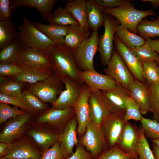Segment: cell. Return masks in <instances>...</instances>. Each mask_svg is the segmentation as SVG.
Wrapping results in <instances>:
<instances>
[{
	"label": "cell",
	"mask_w": 159,
	"mask_h": 159,
	"mask_svg": "<svg viewBox=\"0 0 159 159\" xmlns=\"http://www.w3.org/2000/svg\"><path fill=\"white\" fill-rule=\"evenodd\" d=\"M45 50L50 59L54 74L63 82L69 80L84 84L79 77L81 71L77 64L73 49L64 44H54Z\"/></svg>",
	"instance_id": "obj_1"
},
{
	"label": "cell",
	"mask_w": 159,
	"mask_h": 159,
	"mask_svg": "<svg viewBox=\"0 0 159 159\" xmlns=\"http://www.w3.org/2000/svg\"><path fill=\"white\" fill-rule=\"evenodd\" d=\"M105 14L113 16L119 21L121 25L136 34L137 26L142 20L148 16H156L151 9L143 11L135 9L130 1L127 0H123L118 7L105 9Z\"/></svg>",
	"instance_id": "obj_2"
},
{
	"label": "cell",
	"mask_w": 159,
	"mask_h": 159,
	"mask_svg": "<svg viewBox=\"0 0 159 159\" xmlns=\"http://www.w3.org/2000/svg\"><path fill=\"white\" fill-rule=\"evenodd\" d=\"M17 38L24 49L46 50L55 44L47 36L39 30L35 23L26 17H23L21 24L17 28Z\"/></svg>",
	"instance_id": "obj_3"
},
{
	"label": "cell",
	"mask_w": 159,
	"mask_h": 159,
	"mask_svg": "<svg viewBox=\"0 0 159 159\" xmlns=\"http://www.w3.org/2000/svg\"><path fill=\"white\" fill-rule=\"evenodd\" d=\"M78 140L79 143L91 153L94 159L110 149L100 125L90 119L87 124L84 134Z\"/></svg>",
	"instance_id": "obj_4"
},
{
	"label": "cell",
	"mask_w": 159,
	"mask_h": 159,
	"mask_svg": "<svg viewBox=\"0 0 159 159\" xmlns=\"http://www.w3.org/2000/svg\"><path fill=\"white\" fill-rule=\"evenodd\" d=\"M62 82L54 74L32 84H26V89L45 103L53 104L63 89Z\"/></svg>",
	"instance_id": "obj_5"
},
{
	"label": "cell",
	"mask_w": 159,
	"mask_h": 159,
	"mask_svg": "<svg viewBox=\"0 0 159 159\" xmlns=\"http://www.w3.org/2000/svg\"><path fill=\"white\" fill-rule=\"evenodd\" d=\"M99 38L98 31L93 32L90 36L73 50L80 71L95 69L94 59L98 51Z\"/></svg>",
	"instance_id": "obj_6"
},
{
	"label": "cell",
	"mask_w": 159,
	"mask_h": 159,
	"mask_svg": "<svg viewBox=\"0 0 159 159\" xmlns=\"http://www.w3.org/2000/svg\"><path fill=\"white\" fill-rule=\"evenodd\" d=\"M104 18L105 31L103 34L99 38L98 51L102 64L107 66L112 56L115 34L120 23L115 18L109 14H105Z\"/></svg>",
	"instance_id": "obj_7"
},
{
	"label": "cell",
	"mask_w": 159,
	"mask_h": 159,
	"mask_svg": "<svg viewBox=\"0 0 159 159\" xmlns=\"http://www.w3.org/2000/svg\"><path fill=\"white\" fill-rule=\"evenodd\" d=\"M32 117L26 112L9 120L0 133V142L10 144L24 136L32 122Z\"/></svg>",
	"instance_id": "obj_8"
},
{
	"label": "cell",
	"mask_w": 159,
	"mask_h": 159,
	"mask_svg": "<svg viewBox=\"0 0 159 159\" xmlns=\"http://www.w3.org/2000/svg\"><path fill=\"white\" fill-rule=\"evenodd\" d=\"M42 153L32 138L26 134L10 144L4 155L0 158L40 159Z\"/></svg>",
	"instance_id": "obj_9"
},
{
	"label": "cell",
	"mask_w": 159,
	"mask_h": 159,
	"mask_svg": "<svg viewBox=\"0 0 159 159\" xmlns=\"http://www.w3.org/2000/svg\"><path fill=\"white\" fill-rule=\"evenodd\" d=\"M75 115L73 107L61 109L52 107L36 116L34 122L46 124L59 134Z\"/></svg>",
	"instance_id": "obj_10"
},
{
	"label": "cell",
	"mask_w": 159,
	"mask_h": 159,
	"mask_svg": "<svg viewBox=\"0 0 159 159\" xmlns=\"http://www.w3.org/2000/svg\"><path fill=\"white\" fill-rule=\"evenodd\" d=\"M26 133L44 153L58 141L59 134L49 125L32 122Z\"/></svg>",
	"instance_id": "obj_11"
},
{
	"label": "cell",
	"mask_w": 159,
	"mask_h": 159,
	"mask_svg": "<svg viewBox=\"0 0 159 159\" xmlns=\"http://www.w3.org/2000/svg\"><path fill=\"white\" fill-rule=\"evenodd\" d=\"M103 71L127 90L135 79L119 54L114 50L107 67Z\"/></svg>",
	"instance_id": "obj_12"
},
{
	"label": "cell",
	"mask_w": 159,
	"mask_h": 159,
	"mask_svg": "<svg viewBox=\"0 0 159 159\" xmlns=\"http://www.w3.org/2000/svg\"><path fill=\"white\" fill-rule=\"evenodd\" d=\"M143 130L135 124L129 122L125 123L123 131L117 145L125 153L138 159L137 152Z\"/></svg>",
	"instance_id": "obj_13"
},
{
	"label": "cell",
	"mask_w": 159,
	"mask_h": 159,
	"mask_svg": "<svg viewBox=\"0 0 159 159\" xmlns=\"http://www.w3.org/2000/svg\"><path fill=\"white\" fill-rule=\"evenodd\" d=\"M89 103L90 119L97 124L100 125L103 120L113 114L102 91L90 89Z\"/></svg>",
	"instance_id": "obj_14"
},
{
	"label": "cell",
	"mask_w": 159,
	"mask_h": 159,
	"mask_svg": "<svg viewBox=\"0 0 159 159\" xmlns=\"http://www.w3.org/2000/svg\"><path fill=\"white\" fill-rule=\"evenodd\" d=\"M125 122L123 116L113 114L102 122L100 126L110 148L117 145L124 130Z\"/></svg>",
	"instance_id": "obj_15"
},
{
	"label": "cell",
	"mask_w": 159,
	"mask_h": 159,
	"mask_svg": "<svg viewBox=\"0 0 159 159\" xmlns=\"http://www.w3.org/2000/svg\"><path fill=\"white\" fill-rule=\"evenodd\" d=\"M90 93V88L84 83L80 95L73 107L77 122V134L79 137L84 134L87 124L90 119L89 103Z\"/></svg>",
	"instance_id": "obj_16"
},
{
	"label": "cell",
	"mask_w": 159,
	"mask_h": 159,
	"mask_svg": "<svg viewBox=\"0 0 159 159\" xmlns=\"http://www.w3.org/2000/svg\"><path fill=\"white\" fill-rule=\"evenodd\" d=\"M113 45L114 49L119 54L135 79L144 83L145 80L143 75L142 62L115 35Z\"/></svg>",
	"instance_id": "obj_17"
},
{
	"label": "cell",
	"mask_w": 159,
	"mask_h": 159,
	"mask_svg": "<svg viewBox=\"0 0 159 159\" xmlns=\"http://www.w3.org/2000/svg\"><path fill=\"white\" fill-rule=\"evenodd\" d=\"M81 80L90 89L102 91L113 90L117 83L109 76L100 74L95 69L80 71L79 74Z\"/></svg>",
	"instance_id": "obj_18"
},
{
	"label": "cell",
	"mask_w": 159,
	"mask_h": 159,
	"mask_svg": "<svg viewBox=\"0 0 159 159\" xmlns=\"http://www.w3.org/2000/svg\"><path fill=\"white\" fill-rule=\"evenodd\" d=\"M65 88L59 95L52 107L64 109L73 107L80 96L83 85L68 80L63 82Z\"/></svg>",
	"instance_id": "obj_19"
},
{
	"label": "cell",
	"mask_w": 159,
	"mask_h": 159,
	"mask_svg": "<svg viewBox=\"0 0 159 159\" xmlns=\"http://www.w3.org/2000/svg\"><path fill=\"white\" fill-rule=\"evenodd\" d=\"M21 69L18 74L11 77L19 82L32 84L42 81L54 74L51 69L38 68L29 65L20 60L16 63Z\"/></svg>",
	"instance_id": "obj_20"
},
{
	"label": "cell",
	"mask_w": 159,
	"mask_h": 159,
	"mask_svg": "<svg viewBox=\"0 0 159 159\" xmlns=\"http://www.w3.org/2000/svg\"><path fill=\"white\" fill-rule=\"evenodd\" d=\"M77 127V122L75 115L69 120L63 130L59 134L58 141L67 158L73 153L74 146L79 143Z\"/></svg>",
	"instance_id": "obj_21"
},
{
	"label": "cell",
	"mask_w": 159,
	"mask_h": 159,
	"mask_svg": "<svg viewBox=\"0 0 159 159\" xmlns=\"http://www.w3.org/2000/svg\"><path fill=\"white\" fill-rule=\"evenodd\" d=\"M128 93L139 106L141 114L151 112V106L147 84L135 79L130 86Z\"/></svg>",
	"instance_id": "obj_22"
},
{
	"label": "cell",
	"mask_w": 159,
	"mask_h": 159,
	"mask_svg": "<svg viewBox=\"0 0 159 159\" xmlns=\"http://www.w3.org/2000/svg\"><path fill=\"white\" fill-rule=\"evenodd\" d=\"M57 1V0H11L10 7L12 13L18 7L35 8L44 20L48 21L52 13V9Z\"/></svg>",
	"instance_id": "obj_23"
},
{
	"label": "cell",
	"mask_w": 159,
	"mask_h": 159,
	"mask_svg": "<svg viewBox=\"0 0 159 159\" xmlns=\"http://www.w3.org/2000/svg\"><path fill=\"white\" fill-rule=\"evenodd\" d=\"M102 92L108 101L113 114L124 116L126 112L125 97L129 95L127 90L117 83L115 89Z\"/></svg>",
	"instance_id": "obj_24"
},
{
	"label": "cell",
	"mask_w": 159,
	"mask_h": 159,
	"mask_svg": "<svg viewBox=\"0 0 159 159\" xmlns=\"http://www.w3.org/2000/svg\"><path fill=\"white\" fill-rule=\"evenodd\" d=\"M19 60L33 67L51 69L50 59L44 50L24 49L20 54Z\"/></svg>",
	"instance_id": "obj_25"
},
{
	"label": "cell",
	"mask_w": 159,
	"mask_h": 159,
	"mask_svg": "<svg viewBox=\"0 0 159 159\" xmlns=\"http://www.w3.org/2000/svg\"><path fill=\"white\" fill-rule=\"evenodd\" d=\"M87 8V21L90 29L93 32L104 25L105 8L95 0H85Z\"/></svg>",
	"instance_id": "obj_26"
},
{
	"label": "cell",
	"mask_w": 159,
	"mask_h": 159,
	"mask_svg": "<svg viewBox=\"0 0 159 159\" xmlns=\"http://www.w3.org/2000/svg\"><path fill=\"white\" fill-rule=\"evenodd\" d=\"M64 9L71 13L78 21L83 29L89 31L87 21V8L85 0H67Z\"/></svg>",
	"instance_id": "obj_27"
},
{
	"label": "cell",
	"mask_w": 159,
	"mask_h": 159,
	"mask_svg": "<svg viewBox=\"0 0 159 159\" xmlns=\"http://www.w3.org/2000/svg\"><path fill=\"white\" fill-rule=\"evenodd\" d=\"M35 24L37 28L50 38L55 44H64L69 26H62L51 24H44L39 22H36Z\"/></svg>",
	"instance_id": "obj_28"
},
{
	"label": "cell",
	"mask_w": 159,
	"mask_h": 159,
	"mask_svg": "<svg viewBox=\"0 0 159 159\" xmlns=\"http://www.w3.org/2000/svg\"><path fill=\"white\" fill-rule=\"evenodd\" d=\"M19 97L27 108L28 112L32 117L50 108L47 104L43 102L26 89L22 91Z\"/></svg>",
	"instance_id": "obj_29"
},
{
	"label": "cell",
	"mask_w": 159,
	"mask_h": 159,
	"mask_svg": "<svg viewBox=\"0 0 159 159\" xmlns=\"http://www.w3.org/2000/svg\"><path fill=\"white\" fill-rule=\"evenodd\" d=\"M90 34L89 31L83 29L80 26H69L64 44L73 50L88 38Z\"/></svg>",
	"instance_id": "obj_30"
},
{
	"label": "cell",
	"mask_w": 159,
	"mask_h": 159,
	"mask_svg": "<svg viewBox=\"0 0 159 159\" xmlns=\"http://www.w3.org/2000/svg\"><path fill=\"white\" fill-rule=\"evenodd\" d=\"M24 48L18 38L0 50V64L16 63Z\"/></svg>",
	"instance_id": "obj_31"
},
{
	"label": "cell",
	"mask_w": 159,
	"mask_h": 159,
	"mask_svg": "<svg viewBox=\"0 0 159 159\" xmlns=\"http://www.w3.org/2000/svg\"><path fill=\"white\" fill-rule=\"evenodd\" d=\"M115 35L130 49L141 46L145 43V39L130 32L126 27L121 24L118 26Z\"/></svg>",
	"instance_id": "obj_32"
},
{
	"label": "cell",
	"mask_w": 159,
	"mask_h": 159,
	"mask_svg": "<svg viewBox=\"0 0 159 159\" xmlns=\"http://www.w3.org/2000/svg\"><path fill=\"white\" fill-rule=\"evenodd\" d=\"M15 24L11 19L0 20V49H3L17 38Z\"/></svg>",
	"instance_id": "obj_33"
},
{
	"label": "cell",
	"mask_w": 159,
	"mask_h": 159,
	"mask_svg": "<svg viewBox=\"0 0 159 159\" xmlns=\"http://www.w3.org/2000/svg\"><path fill=\"white\" fill-rule=\"evenodd\" d=\"M136 31V34L145 40L159 37V16L152 21L143 19L138 25Z\"/></svg>",
	"instance_id": "obj_34"
},
{
	"label": "cell",
	"mask_w": 159,
	"mask_h": 159,
	"mask_svg": "<svg viewBox=\"0 0 159 159\" xmlns=\"http://www.w3.org/2000/svg\"><path fill=\"white\" fill-rule=\"evenodd\" d=\"M48 21L49 24L62 26H80L78 21L72 14L61 7L54 10Z\"/></svg>",
	"instance_id": "obj_35"
},
{
	"label": "cell",
	"mask_w": 159,
	"mask_h": 159,
	"mask_svg": "<svg viewBox=\"0 0 159 159\" xmlns=\"http://www.w3.org/2000/svg\"><path fill=\"white\" fill-rule=\"evenodd\" d=\"M135 57L142 62L159 60L158 54L148 44L145 43L143 45L130 49Z\"/></svg>",
	"instance_id": "obj_36"
},
{
	"label": "cell",
	"mask_w": 159,
	"mask_h": 159,
	"mask_svg": "<svg viewBox=\"0 0 159 159\" xmlns=\"http://www.w3.org/2000/svg\"><path fill=\"white\" fill-rule=\"evenodd\" d=\"M126 112L123 116L125 122L130 120L140 121L142 116L138 105L130 95L126 96L125 98Z\"/></svg>",
	"instance_id": "obj_37"
},
{
	"label": "cell",
	"mask_w": 159,
	"mask_h": 159,
	"mask_svg": "<svg viewBox=\"0 0 159 159\" xmlns=\"http://www.w3.org/2000/svg\"><path fill=\"white\" fill-rule=\"evenodd\" d=\"M140 125L146 138L151 140L159 139V122L142 116Z\"/></svg>",
	"instance_id": "obj_38"
},
{
	"label": "cell",
	"mask_w": 159,
	"mask_h": 159,
	"mask_svg": "<svg viewBox=\"0 0 159 159\" xmlns=\"http://www.w3.org/2000/svg\"><path fill=\"white\" fill-rule=\"evenodd\" d=\"M9 77L7 80L0 83V92L19 97L22 92L23 88L26 84L19 82L11 78V80H9Z\"/></svg>",
	"instance_id": "obj_39"
},
{
	"label": "cell",
	"mask_w": 159,
	"mask_h": 159,
	"mask_svg": "<svg viewBox=\"0 0 159 159\" xmlns=\"http://www.w3.org/2000/svg\"><path fill=\"white\" fill-rule=\"evenodd\" d=\"M143 67V75L148 84L159 82V75L158 64L155 61H148L142 62Z\"/></svg>",
	"instance_id": "obj_40"
},
{
	"label": "cell",
	"mask_w": 159,
	"mask_h": 159,
	"mask_svg": "<svg viewBox=\"0 0 159 159\" xmlns=\"http://www.w3.org/2000/svg\"><path fill=\"white\" fill-rule=\"evenodd\" d=\"M147 85L153 119L159 122V82Z\"/></svg>",
	"instance_id": "obj_41"
},
{
	"label": "cell",
	"mask_w": 159,
	"mask_h": 159,
	"mask_svg": "<svg viewBox=\"0 0 159 159\" xmlns=\"http://www.w3.org/2000/svg\"><path fill=\"white\" fill-rule=\"evenodd\" d=\"M26 112L17 107H12L9 105L0 102V124Z\"/></svg>",
	"instance_id": "obj_42"
},
{
	"label": "cell",
	"mask_w": 159,
	"mask_h": 159,
	"mask_svg": "<svg viewBox=\"0 0 159 159\" xmlns=\"http://www.w3.org/2000/svg\"><path fill=\"white\" fill-rule=\"evenodd\" d=\"M95 159H135L131 155L125 153L117 145L107 150Z\"/></svg>",
	"instance_id": "obj_43"
},
{
	"label": "cell",
	"mask_w": 159,
	"mask_h": 159,
	"mask_svg": "<svg viewBox=\"0 0 159 159\" xmlns=\"http://www.w3.org/2000/svg\"><path fill=\"white\" fill-rule=\"evenodd\" d=\"M137 154L138 159H155L143 130Z\"/></svg>",
	"instance_id": "obj_44"
},
{
	"label": "cell",
	"mask_w": 159,
	"mask_h": 159,
	"mask_svg": "<svg viewBox=\"0 0 159 159\" xmlns=\"http://www.w3.org/2000/svg\"><path fill=\"white\" fill-rule=\"evenodd\" d=\"M67 158L58 141L43 153L40 159H66Z\"/></svg>",
	"instance_id": "obj_45"
},
{
	"label": "cell",
	"mask_w": 159,
	"mask_h": 159,
	"mask_svg": "<svg viewBox=\"0 0 159 159\" xmlns=\"http://www.w3.org/2000/svg\"><path fill=\"white\" fill-rule=\"evenodd\" d=\"M22 71L21 69L16 63L0 64V76L12 77Z\"/></svg>",
	"instance_id": "obj_46"
},
{
	"label": "cell",
	"mask_w": 159,
	"mask_h": 159,
	"mask_svg": "<svg viewBox=\"0 0 159 159\" xmlns=\"http://www.w3.org/2000/svg\"><path fill=\"white\" fill-rule=\"evenodd\" d=\"M0 102L11 105L28 112L27 108L19 97L7 95L0 92Z\"/></svg>",
	"instance_id": "obj_47"
},
{
	"label": "cell",
	"mask_w": 159,
	"mask_h": 159,
	"mask_svg": "<svg viewBox=\"0 0 159 159\" xmlns=\"http://www.w3.org/2000/svg\"><path fill=\"white\" fill-rule=\"evenodd\" d=\"M66 159H94L91 153L81 145L78 143L76 145L74 152Z\"/></svg>",
	"instance_id": "obj_48"
},
{
	"label": "cell",
	"mask_w": 159,
	"mask_h": 159,
	"mask_svg": "<svg viewBox=\"0 0 159 159\" xmlns=\"http://www.w3.org/2000/svg\"><path fill=\"white\" fill-rule=\"evenodd\" d=\"M12 17L9 0H0V20H6Z\"/></svg>",
	"instance_id": "obj_49"
},
{
	"label": "cell",
	"mask_w": 159,
	"mask_h": 159,
	"mask_svg": "<svg viewBox=\"0 0 159 159\" xmlns=\"http://www.w3.org/2000/svg\"><path fill=\"white\" fill-rule=\"evenodd\" d=\"M98 4L105 9L117 8L120 6L122 0H95Z\"/></svg>",
	"instance_id": "obj_50"
},
{
	"label": "cell",
	"mask_w": 159,
	"mask_h": 159,
	"mask_svg": "<svg viewBox=\"0 0 159 159\" xmlns=\"http://www.w3.org/2000/svg\"><path fill=\"white\" fill-rule=\"evenodd\" d=\"M145 43L150 46L155 51L159 54V39H148L145 40Z\"/></svg>",
	"instance_id": "obj_51"
},
{
	"label": "cell",
	"mask_w": 159,
	"mask_h": 159,
	"mask_svg": "<svg viewBox=\"0 0 159 159\" xmlns=\"http://www.w3.org/2000/svg\"><path fill=\"white\" fill-rule=\"evenodd\" d=\"M10 144L4 142L0 143V157H2L5 154Z\"/></svg>",
	"instance_id": "obj_52"
},
{
	"label": "cell",
	"mask_w": 159,
	"mask_h": 159,
	"mask_svg": "<svg viewBox=\"0 0 159 159\" xmlns=\"http://www.w3.org/2000/svg\"><path fill=\"white\" fill-rule=\"evenodd\" d=\"M152 152L155 159H159V147L155 144L152 143Z\"/></svg>",
	"instance_id": "obj_53"
},
{
	"label": "cell",
	"mask_w": 159,
	"mask_h": 159,
	"mask_svg": "<svg viewBox=\"0 0 159 159\" xmlns=\"http://www.w3.org/2000/svg\"><path fill=\"white\" fill-rule=\"evenodd\" d=\"M140 1L143 2H150L151 5L155 9L157 8L159 6V0H141Z\"/></svg>",
	"instance_id": "obj_54"
},
{
	"label": "cell",
	"mask_w": 159,
	"mask_h": 159,
	"mask_svg": "<svg viewBox=\"0 0 159 159\" xmlns=\"http://www.w3.org/2000/svg\"><path fill=\"white\" fill-rule=\"evenodd\" d=\"M151 141L152 143H155L159 147V139L151 140Z\"/></svg>",
	"instance_id": "obj_55"
},
{
	"label": "cell",
	"mask_w": 159,
	"mask_h": 159,
	"mask_svg": "<svg viewBox=\"0 0 159 159\" xmlns=\"http://www.w3.org/2000/svg\"><path fill=\"white\" fill-rule=\"evenodd\" d=\"M0 159H16L6 158H0Z\"/></svg>",
	"instance_id": "obj_56"
},
{
	"label": "cell",
	"mask_w": 159,
	"mask_h": 159,
	"mask_svg": "<svg viewBox=\"0 0 159 159\" xmlns=\"http://www.w3.org/2000/svg\"><path fill=\"white\" fill-rule=\"evenodd\" d=\"M158 74H159V65L158 66Z\"/></svg>",
	"instance_id": "obj_57"
},
{
	"label": "cell",
	"mask_w": 159,
	"mask_h": 159,
	"mask_svg": "<svg viewBox=\"0 0 159 159\" xmlns=\"http://www.w3.org/2000/svg\"><path fill=\"white\" fill-rule=\"evenodd\" d=\"M157 63L158 64H159V60H158V61L157 62Z\"/></svg>",
	"instance_id": "obj_58"
}]
</instances>
